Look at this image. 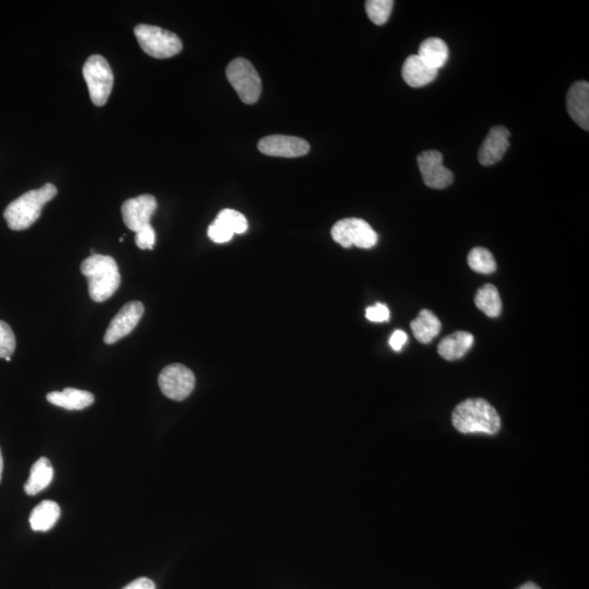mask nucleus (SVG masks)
Masks as SVG:
<instances>
[{"label": "nucleus", "instance_id": "f257e3e1", "mask_svg": "<svg viewBox=\"0 0 589 589\" xmlns=\"http://www.w3.org/2000/svg\"><path fill=\"white\" fill-rule=\"evenodd\" d=\"M452 422L462 434L496 435L501 428V420L496 408L483 398H468L455 407Z\"/></svg>", "mask_w": 589, "mask_h": 589}, {"label": "nucleus", "instance_id": "f03ea898", "mask_svg": "<svg viewBox=\"0 0 589 589\" xmlns=\"http://www.w3.org/2000/svg\"><path fill=\"white\" fill-rule=\"evenodd\" d=\"M81 273L89 282V294L95 302L111 298L121 285V273L115 259L109 255H92L81 264Z\"/></svg>", "mask_w": 589, "mask_h": 589}, {"label": "nucleus", "instance_id": "7ed1b4c3", "mask_svg": "<svg viewBox=\"0 0 589 589\" xmlns=\"http://www.w3.org/2000/svg\"><path fill=\"white\" fill-rule=\"evenodd\" d=\"M59 190L53 184L30 190L22 194L7 207L4 212V220L12 231H25L39 220L43 208L56 197Z\"/></svg>", "mask_w": 589, "mask_h": 589}, {"label": "nucleus", "instance_id": "20e7f679", "mask_svg": "<svg viewBox=\"0 0 589 589\" xmlns=\"http://www.w3.org/2000/svg\"><path fill=\"white\" fill-rule=\"evenodd\" d=\"M135 35L142 51L153 59H166L182 51L183 43L175 33L164 28L139 25L135 28Z\"/></svg>", "mask_w": 589, "mask_h": 589}, {"label": "nucleus", "instance_id": "39448f33", "mask_svg": "<svg viewBox=\"0 0 589 589\" xmlns=\"http://www.w3.org/2000/svg\"><path fill=\"white\" fill-rule=\"evenodd\" d=\"M82 73L94 106H106L114 85V74L108 61L101 55L89 57Z\"/></svg>", "mask_w": 589, "mask_h": 589}, {"label": "nucleus", "instance_id": "423d86ee", "mask_svg": "<svg viewBox=\"0 0 589 589\" xmlns=\"http://www.w3.org/2000/svg\"><path fill=\"white\" fill-rule=\"evenodd\" d=\"M226 77L240 98L245 104H255L263 91L258 71L245 59H236L227 66Z\"/></svg>", "mask_w": 589, "mask_h": 589}, {"label": "nucleus", "instance_id": "0eeeda50", "mask_svg": "<svg viewBox=\"0 0 589 589\" xmlns=\"http://www.w3.org/2000/svg\"><path fill=\"white\" fill-rule=\"evenodd\" d=\"M331 235L332 239L344 248L356 246L358 248L370 249L378 242L377 232L362 218H344L335 223Z\"/></svg>", "mask_w": 589, "mask_h": 589}, {"label": "nucleus", "instance_id": "6e6552de", "mask_svg": "<svg viewBox=\"0 0 589 589\" xmlns=\"http://www.w3.org/2000/svg\"><path fill=\"white\" fill-rule=\"evenodd\" d=\"M159 386L166 397L174 401H184L192 393L196 377L186 365L173 364L160 373Z\"/></svg>", "mask_w": 589, "mask_h": 589}, {"label": "nucleus", "instance_id": "1a4fd4ad", "mask_svg": "<svg viewBox=\"0 0 589 589\" xmlns=\"http://www.w3.org/2000/svg\"><path fill=\"white\" fill-rule=\"evenodd\" d=\"M422 179L426 186L432 189H444L453 183L454 176L444 165V155L438 151L422 152L417 158Z\"/></svg>", "mask_w": 589, "mask_h": 589}, {"label": "nucleus", "instance_id": "9d476101", "mask_svg": "<svg viewBox=\"0 0 589 589\" xmlns=\"http://www.w3.org/2000/svg\"><path fill=\"white\" fill-rule=\"evenodd\" d=\"M145 313V306L140 302H130L126 303L117 313L115 318L109 323L104 343L111 345L130 335L136 329L137 323Z\"/></svg>", "mask_w": 589, "mask_h": 589}, {"label": "nucleus", "instance_id": "9b49d317", "mask_svg": "<svg viewBox=\"0 0 589 589\" xmlns=\"http://www.w3.org/2000/svg\"><path fill=\"white\" fill-rule=\"evenodd\" d=\"M258 149L264 155L292 159L306 155L310 150V145L302 137L274 135L261 139Z\"/></svg>", "mask_w": 589, "mask_h": 589}, {"label": "nucleus", "instance_id": "f8f14e48", "mask_svg": "<svg viewBox=\"0 0 589 589\" xmlns=\"http://www.w3.org/2000/svg\"><path fill=\"white\" fill-rule=\"evenodd\" d=\"M158 208L156 199L151 194L130 199L123 202L122 215L123 223L132 232H137L150 225L151 218Z\"/></svg>", "mask_w": 589, "mask_h": 589}, {"label": "nucleus", "instance_id": "ddd939ff", "mask_svg": "<svg viewBox=\"0 0 589 589\" xmlns=\"http://www.w3.org/2000/svg\"><path fill=\"white\" fill-rule=\"evenodd\" d=\"M510 131L503 126H496L489 131L486 139L479 149V163L491 166L503 159L510 146Z\"/></svg>", "mask_w": 589, "mask_h": 589}, {"label": "nucleus", "instance_id": "4468645a", "mask_svg": "<svg viewBox=\"0 0 589 589\" xmlns=\"http://www.w3.org/2000/svg\"><path fill=\"white\" fill-rule=\"evenodd\" d=\"M569 116L582 130H589V84L586 81H578L569 88L567 97Z\"/></svg>", "mask_w": 589, "mask_h": 589}, {"label": "nucleus", "instance_id": "2eb2a0df", "mask_svg": "<svg viewBox=\"0 0 589 589\" xmlns=\"http://www.w3.org/2000/svg\"><path fill=\"white\" fill-rule=\"evenodd\" d=\"M402 75L410 87L421 88L436 78L438 70L430 68L417 55H412L404 63Z\"/></svg>", "mask_w": 589, "mask_h": 589}, {"label": "nucleus", "instance_id": "dca6fc26", "mask_svg": "<svg viewBox=\"0 0 589 589\" xmlns=\"http://www.w3.org/2000/svg\"><path fill=\"white\" fill-rule=\"evenodd\" d=\"M46 398L53 405L68 411L84 410L94 403L92 393L73 388L65 389L61 392H51Z\"/></svg>", "mask_w": 589, "mask_h": 589}, {"label": "nucleus", "instance_id": "f3484780", "mask_svg": "<svg viewBox=\"0 0 589 589\" xmlns=\"http://www.w3.org/2000/svg\"><path fill=\"white\" fill-rule=\"evenodd\" d=\"M474 344L473 334L465 331H458L455 334L444 337L438 345V353L442 358L458 360L464 357Z\"/></svg>", "mask_w": 589, "mask_h": 589}, {"label": "nucleus", "instance_id": "a211bd4d", "mask_svg": "<svg viewBox=\"0 0 589 589\" xmlns=\"http://www.w3.org/2000/svg\"><path fill=\"white\" fill-rule=\"evenodd\" d=\"M417 56L430 68L439 71L449 59L448 45L438 37H430L421 43Z\"/></svg>", "mask_w": 589, "mask_h": 589}, {"label": "nucleus", "instance_id": "6ab92c4d", "mask_svg": "<svg viewBox=\"0 0 589 589\" xmlns=\"http://www.w3.org/2000/svg\"><path fill=\"white\" fill-rule=\"evenodd\" d=\"M54 477V468L51 467L49 459L41 458L33 465L27 483L25 491L27 496H35L37 493L44 491L50 486Z\"/></svg>", "mask_w": 589, "mask_h": 589}, {"label": "nucleus", "instance_id": "aec40b11", "mask_svg": "<svg viewBox=\"0 0 589 589\" xmlns=\"http://www.w3.org/2000/svg\"><path fill=\"white\" fill-rule=\"evenodd\" d=\"M412 334L422 344H428L441 331V322L434 312L424 309L411 323Z\"/></svg>", "mask_w": 589, "mask_h": 589}, {"label": "nucleus", "instance_id": "412c9836", "mask_svg": "<svg viewBox=\"0 0 589 589\" xmlns=\"http://www.w3.org/2000/svg\"><path fill=\"white\" fill-rule=\"evenodd\" d=\"M60 507L54 501H43L35 507L30 515L31 529L35 531H47L53 529L59 520Z\"/></svg>", "mask_w": 589, "mask_h": 589}, {"label": "nucleus", "instance_id": "4be33fe9", "mask_svg": "<svg viewBox=\"0 0 589 589\" xmlns=\"http://www.w3.org/2000/svg\"><path fill=\"white\" fill-rule=\"evenodd\" d=\"M475 303L479 310L489 318H498L502 311L500 294L495 285L492 284L483 285L482 288L478 289L476 296H475Z\"/></svg>", "mask_w": 589, "mask_h": 589}, {"label": "nucleus", "instance_id": "5701e85b", "mask_svg": "<svg viewBox=\"0 0 589 589\" xmlns=\"http://www.w3.org/2000/svg\"><path fill=\"white\" fill-rule=\"evenodd\" d=\"M467 263L470 269L481 274H492L497 270L495 256L492 255L491 251L483 248V247H476V248L470 250Z\"/></svg>", "mask_w": 589, "mask_h": 589}, {"label": "nucleus", "instance_id": "b1692460", "mask_svg": "<svg viewBox=\"0 0 589 589\" xmlns=\"http://www.w3.org/2000/svg\"><path fill=\"white\" fill-rule=\"evenodd\" d=\"M393 6L392 0H368L365 2V12L374 25L383 26L391 16Z\"/></svg>", "mask_w": 589, "mask_h": 589}, {"label": "nucleus", "instance_id": "393cba45", "mask_svg": "<svg viewBox=\"0 0 589 589\" xmlns=\"http://www.w3.org/2000/svg\"><path fill=\"white\" fill-rule=\"evenodd\" d=\"M217 220L230 228L234 234H244L248 228V222L246 217L239 211L232 210V208H225V210L218 213Z\"/></svg>", "mask_w": 589, "mask_h": 589}, {"label": "nucleus", "instance_id": "a878e982", "mask_svg": "<svg viewBox=\"0 0 589 589\" xmlns=\"http://www.w3.org/2000/svg\"><path fill=\"white\" fill-rule=\"evenodd\" d=\"M16 337L8 323L0 321V358L12 357L16 350Z\"/></svg>", "mask_w": 589, "mask_h": 589}, {"label": "nucleus", "instance_id": "bb28decb", "mask_svg": "<svg viewBox=\"0 0 589 589\" xmlns=\"http://www.w3.org/2000/svg\"><path fill=\"white\" fill-rule=\"evenodd\" d=\"M234 235V232H232L224 223L217 220V218L212 223L208 230V239L216 242V244H225V242L230 241Z\"/></svg>", "mask_w": 589, "mask_h": 589}, {"label": "nucleus", "instance_id": "cd10ccee", "mask_svg": "<svg viewBox=\"0 0 589 589\" xmlns=\"http://www.w3.org/2000/svg\"><path fill=\"white\" fill-rule=\"evenodd\" d=\"M155 231L151 224L142 228L140 231L136 232V245L142 250L153 249L155 245Z\"/></svg>", "mask_w": 589, "mask_h": 589}, {"label": "nucleus", "instance_id": "c85d7f7f", "mask_svg": "<svg viewBox=\"0 0 589 589\" xmlns=\"http://www.w3.org/2000/svg\"><path fill=\"white\" fill-rule=\"evenodd\" d=\"M365 318L372 322H387L389 319V310L383 303H375L374 306L367 308Z\"/></svg>", "mask_w": 589, "mask_h": 589}, {"label": "nucleus", "instance_id": "c756f323", "mask_svg": "<svg viewBox=\"0 0 589 589\" xmlns=\"http://www.w3.org/2000/svg\"><path fill=\"white\" fill-rule=\"evenodd\" d=\"M406 342L407 334L405 332L397 330L394 332L391 339H389V346H391L394 350L400 351L403 349V346L406 344Z\"/></svg>", "mask_w": 589, "mask_h": 589}, {"label": "nucleus", "instance_id": "7c9ffc66", "mask_svg": "<svg viewBox=\"0 0 589 589\" xmlns=\"http://www.w3.org/2000/svg\"><path fill=\"white\" fill-rule=\"evenodd\" d=\"M122 589H155V584L150 578L140 577L135 579L134 582L128 584Z\"/></svg>", "mask_w": 589, "mask_h": 589}, {"label": "nucleus", "instance_id": "2f4dec72", "mask_svg": "<svg viewBox=\"0 0 589 589\" xmlns=\"http://www.w3.org/2000/svg\"><path fill=\"white\" fill-rule=\"evenodd\" d=\"M517 589H541V588L538 585H536L535 583L529 582L522 584V585Z\"/></svg>", "mask_w": 589, "mask_h": 589}, {"label": "nucleus", "instance_id": "473e14b6", "mask_svg": "<svg viewBox=\"0 0 589 589\" xmlns=\"http://www.w3.org/2000/svg\"><path fill=\"white\" fill-rule=\"evenodd\" d=\"M3 469H4V459H3L2 450H0V481H2Z\"/></svg>", "mask_w": 589, "mask_h": 589}, {"label": "nucleus", "instance_id": "72a5a7b5", "mask_svg": "<svg viewBox=\"0 0 589 589\" xmlns=\"http://www.w3.org/2000/svg\"><path fill=\"white\" fill-rule=\"evenodd\" d=\"M6 360H7V362H11L12 357H7Z\"/></svg>", "mask_w": 589, "mask_h": 589}]
</instances>
